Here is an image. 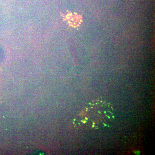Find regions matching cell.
<instances>
[{"instance_id": "cell-1", "label": "cell", "mask_w": 155, "mask_h": 155, "mask_svg": "<svg viewBox=\"0 0 155 155\" xmlns=\"http://www.w3.org/2000/svg\"><path fill=\"white\" fill-rule=\"evenodd\" d=\"M113 106L103 100H97L89 104L74 120L75 126L85 130L98 129L107 126L114 119Z\"/></svg>"}]
</instances>
